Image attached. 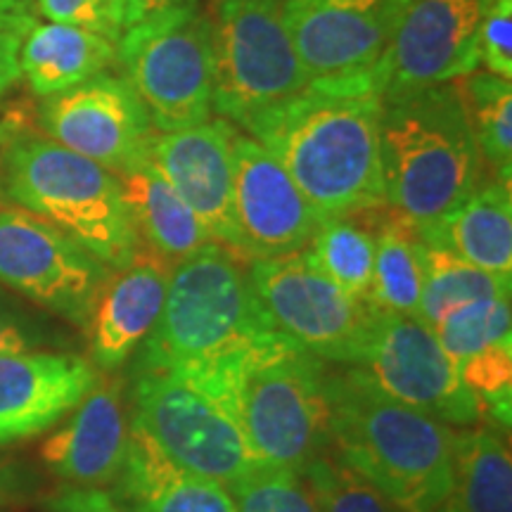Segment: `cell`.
Instances as JSON below:
<instances>
[{"mask_svg": "<svg viewBox=\"0 0 512 512\" xmlns=\"http://www.w3.org/2000/svg\"><path fill=\"white\" fill-rule=\"evenodd\" d=\"M24 36L17 31L0 29V98L10 93V88L22 79L19 74V48Z\"/></svg>", "mask_w": 512, "mask_h": 512, "instance_id": "obj_38", "label": "cell"}, {"mask_svg": "<svg viewBox=\"0 0 512 512\" xmlns=\"http://www.w3.org/2000/svg\"><path fill=\"white\" fill-rule=\"evenodd\" d=\"M368 216V214H366ZM366 216L325 219L306 247V254L323 275L358 302L370 304L375 268V230Z\"/></svg>", "mask_w": 512, "mask_h": 512, "instance_id": "obj_29", "label": "cell"}, {"mask_svg": "<svg viewBox=\"0 0 512 512\" xmlns=\"http://www.w3.org/2000/svg\"><path fill=\"white\" fill-rule=\"evenodd\" d=\"M382 105L370 76L311 81L242 131L278 157L320 221L366 216L384 209Z\"/></svg>", "mask_w": 512, "mask_h": 512, "instance_id": "obj_1", "label": "cell"}, {"mask_svg": "<svg viewBox=\"0 0 512 512\" xmlns=\"http://www.w3.org/2000/svg\"><path fill=\"white\" fill-rule=\"evenodd\" d=\"M351 368L361 370L380 392L453 430L475 427L482 420L477 399L434 330L415 316L377 309L363 354Z\"/></svg>", "mask_w": 512, "mask_h": 512, "instance_id": "obj_13", "label": "cell"}, {"mask_svg": "<svg viewBox=\"0 0 512 512\" xmlns=\"http://www.w3.org/2000/svg\"><path fill=\"white\" fill-rule=\"evenodd\" d=\"M235 131L238 128L221 117L183 131H155L147 145V162L188 204L207 228L211 242L226 247L247 264L233 209Z\"/></svg>", "mask_w": 512, "mask_h": 512, "instance_id": "obj_17", "label": "cell"}, {"mask_svg": "<svg viewBox=\"0 0 512 512\" xmlns=\"http://www.w3.org/2000/svg\"><path fill=\"white\" fill-rule=\"evenodd\" d=\"M328 370L330 363L271 332L221 366L183 377L233 415L261 463L302 472L330 451Z\"/></svg>", "mask_w": 512, "mask_h": 512, "instance_id": "obj_3", "label": "cell"}, {"mask_svg": "<svg viewBox=\"0 0 512 512\" xmlns=\"http://www.w3.org/2000/svg\"><path fill=\"white\" fill-rule=\"evenodd\" d=\"M171 271L155 254L140 249L131 266L110 275L86 330L98 373H117L140 349L162 316Z\"/></svg>", "mask_w": 512, "mask_h": 512, "instance_id": "obj_21", "label": "cell"}, {"mask_svg": "<svg viewBox=\"0 0 512 512\" xmlns=\"http://www.w3.org/2000/svg\"><path fill=\"white\" fill-rule=\"evenodd\" d=\"M441 349L451 358L482 418L510 427L512 406V311L510 299H482L446 313L434 325Z\"/></svg>", "mask_w": 512, "mask_h": 512, "instance_id": "obj_19", "label": "cell"}, {"mask_svg": "<svg viewBox=\"0 0 512 512\" xmlns=\"http://www.w3.org/2000/svg\"><path fill=\"white\" fill-rule=\"evenodd\" d=\"M128 418L117 380H98L93 392L43 441L41 458L62 484L112 486L128 456Z\"/></svg>", "mask_w": 512, "mask_h": 512, "instance_id": "obj_20", "label": "cell"}, {"mask_svg": "<svg viewBox=\"0 0 512 512\" xmlns=\"http://www.w3.org/2000/svg\"><path fill=\"white\" fill-rule=\"evenodd\" d=\"M437 512H512V458L501 432L456 430L453 484Z\"/></svg>", "mask_w": 512, "mask_h": 512, "instance_id": "obj_26", "label": "cell"}, {"mask_svg": "<svg viewBox=\"0 0 512 512\" xmlns=\"http://www.w3.org/2000/svg\"><path fill=\"white\" fill-rule=\"evenodd\" d=\"M140 249L176 268L211 242L207 228L150 162L119 176Z\"/></svg>", "mask_w": 512, "mask_h": 512, "instance_id": "obj_25", "label": "cell"}, {"mask_svg": "<svg viewBox=\"0 0 512 512\" xmlns=\"http://www.w3.org/2000/svg\"><path fill=\"white\" fill-rule=\"evenodd\" d=\"M228 491L238 512H318L302 475L285 467H256Z\"/></svg>", "mask_w": 512, "mask_h": 512, "instance_id": "obj_32", "label": "cell"}, {"mask_svg": "<svg viewBox=\"0 0 512 512\" xmlns=\"http://www.w3.org/2000/svg\"><path fill=\"white\" fill-rule=\"evenodd\" d=\"M128 427L192 475L233 486L261 467L226 408L200 384L169 370L133 368Z\"/></svg>", "mask_w": 512, "mask_h": 512, "instance_id": "obj_9", "label": "cell"}, {"mask_svg": "<svg viewBox=\"0 0 512 512\" xmlns=\"http://www.w3.org/2000/svg\"><path fill=\"white\" fill-rule=\"evenodd\" d=\"M117 64L157 133L214 117L211 19L200 0L128 27L117 43Z\"/></svg>", "mask_w": 512, "mask_h": 512, "instance_id": "obj_8", "label": "cell"}, {"mask_svg": "<svg viewBox=\"0 0 512 512\" xmlns=\"http://www.w3.org/2000/svg\"><path fill=\"white\" fill-rule=\"evenodd\" d=\"M479 69L512 81V0H494L479 29Z\"/></svg>", "mask_w": 512, "mask_h": 512, "instance_id": "obj_34", "label": "cell"}, {"mask_svg": "<svg viewBox=\"0 0 512 512\" xmlns=\"http://www.w3.org/2000/svg\"><path fill=\"white\" fill-rule=\"evenodd\" d=\"M512 280L498 278L460 259L451 249L422 242V292L418 318L425 325L439 323L446 313L482 299H510Z\"/></svg>", "mask_w": 512, "mask_h": 512, "instance_id": "obj_27", "label": "cell"}, {"mask_svg": "<svg viewBox=\"0 0 512 512\" xmlns=\"http://www.w3.org/2000/svg\"><path fill=\"white\" fill-rule=\"evenodd\" d=\"M211 19V102L235 128L309 86L280 0H216Z\"/></svg>", "mask_w": 512, "mask_h": 512, "instance_id": "obj_7", "label": "cell"}, {"mask_svg": "<svg viewBox=\"0 0 512 512\" xmlns=\"http://www.w3.org/2000/svg\"><path fill=\"white\" fill-rule=\"evenodd\" d=\"M43 136L91 159L114 176L147 159L155 128L143 102L121 72H105L72 91L43 100Z\"/></svg>", "mask_w": 512, "mask_h": 512, "instance_id": "obj_14", "label": "cell"}, {"mask_svg": "<svg viewBox=\"0 0 512 512\" xmlns=\"http://www.w3.org/2000/svg\"><path fill=\"white\" fill-rule=\"evenodd\" d=\"M128 456L110 494L126 512H238L226 486L171 463L128 427Z\"/></svg>", "mask_w": 512, "mask_h": 512, "instance_id": "obj_22", "label": "cell"}, {"mask_svg": "<svg viewBox=\"0 0 512 512\" xmlns=\"http://www.w3.org/2000/svg\"><path fill=\"white\" fill-rule=\"evenodd\" d=\"M328 403L330 451L403 512H437L453 484L456 430L351 366L328 370Z\"/></svg>", "mask_w": 512, "mask_h": 512, "instance_id": "obj_2", "label": "cell"}, {"mask_svg": "<svg viewBox=\"0 0 512 512\" xmlns=\"http://www.w3.org/2000/svg\"><path fill=\"white\" fill-rule=\"evenodd\" d=\"M271 332L278 330L256 299L245 261L207 242L171 271L162 316L133 368L200 375Z\"/></svg>", "mask_w": 512, "mask_h": 512, "instance_id": "obj_5", "label": "cell"}, {"mask_svg": "<svg viewBox=\"0 0 512 512\" xmlns=\"http://www.w3.org/2000/svg\"><path fill=\"white\" fill-rule=\"evenodd\" d=\"M403 0H280L292 46L309 81L373 74Z\"/></svg>", "mask_w": 512, "mask_h": 512, "instance_id": "obj_15", "label": "cell"}, {"mask_svg": "<svg viewBox=\"0 0 512 512\" xmlns=\"http://www.w3.org/2000/svg\"><path fill=\"white\" fill-rule=\"evenodd\" d=\"M384 209L430 233L484 178L456 81L387 100L380 119Z\"/></svg>", "mask_w": 512, "mask_h": 512, "instance_id": "obj_4", "label": "cell"}, {"mask_svg": "<svg viewBox=\"0 0 512 512\" xmlns=\"http://www.w3.org/2000/svg\"><path fill=\"white\" fill-rule=\"evenodd\" d=\"M98 380L91 358L76 351L36 349L0 356V446L55 430Z\"/></svg>", "mask_w": 512, "mask_h": 512, "instance_id": "obj_18", "label": "cell"}, {"mask_svg": "<svg viewBox=\"0 0 512 512\" xmlns=\"http://www.w3.org/2000/svg\"><path fill=\"white\" fill-rule=\"evenodd\" d=\"M36 17L34 0H0V29L27 36V31L38 22Z\"/></svg>", "mask_w": 512, "mask_h": 512, "instance_id": "obj_39", "label": "cell"}, {"mask_svg": "<svg viewBox=\"0 0 512 512\" xmlns=\"http://www.w3.org/2000/svg\"><path fill=\"white\" fill-rule=\"evenodd\" d=\"M188 3L192 0H126V29Z\"/></svg>", "mask_w": 512, "mask_h": 512, "instance_id": "obj_40", "label": "cell"}, {"mask_svg": "<svg viewBox=\"0 0 512 512\" xmlns=\"http://www.w3.org/2000/svg\"><path fill=\"white\" fill-rule=\"evenodd\" d=\"M479 157L498 181L512 178V81L477 72L456 81Z\"/></svg>", "mask_w": 512, "mask_h": 512, "instance_id": "obj_30", "label": "cell"}, {"mask_svg": "<svg viewBox=\"0 0 512 512\" xmlns=\"http://www.w3.org/2000/svg\"><path fill=\"white\" fill-rule=\"evenodd\" d=\"M233 209L247 264L302 252L320 226L278 157L240 128L233 136Z\"/></svg>", "mask_w": 512, "mask_h": 512, "instance_id": "obj_16", "label": "cell"}, {"mask_svg": "<svg viewBox=\"0 0 512 512\" xmlns=\"http://www.w3.org/2000/svg\"><path fill=\"white\" fill-rule=\"evenodd\" d=\"M46 512H126L110 494L100 486H74L62 484L53 494L43 498Z\"/></svg>", "mask_w": 512, "mask_h": 512, "instance_id": "obj_36", "label": "cell"}, {"mask_svg": "<svg viewBox=\"0 0 512 512\" xmlns=\"http://www.w3.org/2000/svg\"><path fill=\"white\" fill-rule=\"evenodd\" d=\"M3 195L88 249L110 271L140 252L119 176L46 136H24L0 157Z\"/></svg>", "mask_w": 512, "mask_h": 512, "instance_id": "obj_6", "label": "cell"}, {"mask_svg": "<svg viewBox=\"0 0 512 512\" xmlns=\"http://www.w3.org/2000/svg\"><path fill=\"white\" fill-rule=\"evenodd\" d=\"M422 292V240L411 226L384 209L375 230V268L370 304L399 316L418 318Z\"/></svg>", "mask_w": 512, "mask_h": 512, "instance_id": "obj_28", "label": "cell"}, {"mask_svg": "<svg viewBox=\"0 0 512 512\" xmlns=\"http://www.w3.org/2000/svg\"><path fill=\"white\" fill-rule=\"evenodd\" d=\"M112 273L53 223L0 204V285L5 290L86 332Z\"/></svg>", "mask_w": 512, "mask_h": 512, "instance_id": "obj_11", "label": "cell"}, {"mask_svg": "<svg viewBox=\"0 0 512 512\" xmlns=\"http://www.w3.org/2000/svg\"><path fill=\"white\" fill-rule=\"evenodd\" d=\"M114 64L117 43L53 22H36L19 48V74L43 100L112 72Z\"/></svg>", "mask_w": 512, "mask_h": 512, "instance_id": "obj_24", "label": "cell"}, {"mask_svg": "<svg viewBox=\"0 0 512 512\" xmlns=\"http://www.w3.org/2000/svg\"><path fill=\"white\" fill-rule=\"evenodd\" d=\"M211 3H216V0H211Z\"/></svg>", "mask_w": 512, "mask_h": 512, "instance_id": "obj_41", "label": "cell"}, {"mask_svg": "<svg viewBox=\"0 0 512 512\" xmlns=\"http://www.w3.org/2000/svg\"><path fill=\"white\" fill-rule=\"evenodd\" d=\"M36 472L19 460L0 458V510L22 503L36 489Z\"/></svg>", "mask_w": 512, "mask_h": 512, "instance_id": "obj_37", "label": "cell"}, {"mask_svg": "<svg viewBox=\"0 0 512 512\" xmlns=\"http://www.w3.org/2000/svg\"><path fill=\"white\" fill-rule=\"evenodd\" d=\"M50 330L34 313L24 309L10 297V290L0 285V356L22 354V351L46 349Z\"/></svg>", "mask_w": 512, "mask_h": 512, "instance_id": "obj_35", "label": "cell"}, {"mask_svg": "<svg viewBox=\"0 0 512 512\" xmlns=\"http://www.w3.org/2000/svg\"><path fill=\"white\" fill-rule=\"evenodd\" d=\"M34 5L46 22L91 31L112 43L126 31V0H34Z\"/></svg>", "mask_w": 512, "mask_h": 512, "instance_id": "obj_33", "label": "cell"}, {"mask_svg": "<svg viewBox=\"0 0 512 512\" xmlns=\"http://www.w3.org/2000/svg\"><path fill=\"white\" fill-rule=\"evenodd\" d=\"M299 475L309 486L318 512H403L330 451L309 460Z\"/></svg>", "mask_w": 512, "mask_h": 512, "instance_id": "obj_31", "label": "cell"}, {"mask_svg": "<svg viewBox=\"0 0 512 512\" xmlns=\"http://www.w3.org/2000/svg\"><path fill=\"white\" fill-rule=\"evenodd\" d=\"M249 283L273 328L332 366H356L377 309L339 290L306 249L247 264Z\"/></svg>", "mask_w": 512, "mask_h": 512, "instance_id": "obj_10", "label": "cell"}, {"mask_svg": "<svg viewBox=\"0 0 512 512\" xmlns=\"http://www.w3.org/2000/svg\"><path fill=\"white\" fill-rule=\"evenodd\" d=\"M494 0H403L370 81L382 102L479 69V29Z\"/></svg>", "mask_w": 512, "mask_h": 512, "instance_id": "obj_12", "label": "cell"}, {"mask_svg": "<svg viewBox=\"0 0 512 512\" xmlns=\"http://www.w3.org/2000/svg\"><path fill=\"white\" fill-rule=\"evenodd\" d=\"M422 242L451 249L482 271L512 280V188L486 176Z\"/></svg>", "mask_w": 512, "mask_h": 512, "instance_id": "obj_23", "label": "cell"}]
</instances>
